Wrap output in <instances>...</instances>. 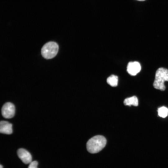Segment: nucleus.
Wrapping results in <instances>:
<instances>
[{
  "instance_id": "obj_13",
  "label": "nucleus",
  "mask_w": 168,
  "mask_h": 168,
  "mask_svg": "<svg viewBox=\"0 0 168 168\" xmlns=\"http://www.w3.org/2000/svg\"><path fill=\"white\" fill-rule=\"evenodd\" d=\"M137 0L139 1H145V0Z\"/></svg>"
},
{
  "instance_id": "obj_7",
  "label": "nucleus",
  "mask_w": 168,
  "mask_h": 168,
  "mask_svg": "<svg viewBox=\"0 0 168 168\" xmlns=\"http://www.w3.org/2000/svg\"><path fill=\"white\" fill-rule=\"evenodd\" d=\"M0 132L2 133L11 134L12 132V124L7 121H1L0 123Z\"/></svg>"
},
{
  "instance_id": "obj_5",
  "label": "nucleus",
  "mask_w": 168,
  "mask_h": 168,
  "mask_svg": "<svg viewBox=\"0 0 168 168\" xmlns=\"http://www.w3.org/2000/svg\"><path fill=\"white\" fill-rule=\"evenodd\" d=\"M18 157L25 164H30L32 162V156L30 153L23 148L19 149L17 151Z\"/></svg>"
},
{
  "instance_id": "obj_6",
  "label": "nucleus",
  "mask_w": 168,
  "mask_h": 168,
  "mask_svg": "<svg viewBox=\"0 0 168 168\" xmlns=\"http://www.w3.org/2000/svg\"><path fill=\"white\" fill-rule=\"evenodd\" d=\"M141 69L140 64L138 62H131L128 64L127 71L131 75H136L140 71Z\"/></svg>"
},
{
  "instance_id": "obj_10",
  "label": "nucleus",
  "mask_w": 168,
  "mask_h": 168,
  "mask_svg": "<svg viewBox=\"0 0 168 168\" xmlns=\"http://www.w3.org/2000/svg\"><path fill=\"white\" fill-rule=\"evenodd\" d=\"M159 115L162 118H165L168 114V109L165 107H162L158 109Z\"/></svg>"
},
{
  "instance_id": "obj_1",
  "label": "nucleus",
  "mask_w": 168,
  "mask_h": 168,
  "mask_svg": "<svg viewBox=\"0 0 168 168\" xmlns=\"http://www.w3.org/2000/svg\"><path fill=\"white\" fill-rule=\"evenodd\" d=\"M106 140L102 135H96L89 139L86 143L88 152L91 153H96L101 150L105 146Z\"/></svg>"
},
{
  "instance_id": "obj_12",
  "label": "nucleus",
  "mask_w": 168,
  "mask_h": 168,
  "mask_svg": "<svg viewBox=\"0 0 168 168\" xmlns=\"http://www.w3.org/2000/svg\"><path fill=\"white\" fill-rule=\"evenodd\" d=\"M0 168H3V166L1 165H0Z\"/></svg>"
},
{
  "instance_id": "obj_4",
  "label": "nucleus",
  "mask_w": 168,
  "mask_h": 168,
  "mask_svg": "<svg viewBox=\"0 0 168 168\" xmlns=\"http://www.w3.org/2000/svg\"><path fill=\"white\" fill-rule=\"evenodd\" d=\"M15 109L14 105L12 103L8 102L5 103L1 109L2 116L7 119L12 118L15 115Z\"/></svg>"
},
{
  "instance_id": "obj_11",
  "label": "nucleus",
  "mask_w": 168,
  "mask_h": 168,
  "mask_svg": "<svg viewBox=\"0 0 168 168\" xmlns=\"http://www.w3.org/2000/svg\"><path fill=\"white\" fill-rule=\"evenodd\" d=\"M38 162L37 161L31 162L28 166V168H37Z\"/></svg>"
},
{
  "instance_id": "obj_2",
  "label": "nucleus",
  "mask_w": 168,
  "mask_h": 168,
  "mask_svg": "<svg viewBox=\"0 0 168 168\" xmlns=\"http://www.w3.org/2000/svg\"><path fill=\"white\" fill-rule=\"evenodd\" d=\"M165 81H168V70L163 68H159L156 73L153 86L156 89L163 91L166 88Z\"/></svg>"
},
{
  "instance_id": "obj_8",
  "label": "nucleus",
  "mask_w": 168,
  "mask_h": 168,
  "mask_svg": "<svg viewBox=\"0 0 168 168\" xmlns=\"http://www.w3.org/2000/svg\"><path fill=\"white\" fill-rule=\"evenodd\" d=\"M124 103L125 105L130 106L133 105L136 106L138 105V100L137 97L134 96L125 99L124 100Z\"/></svg>"
},
{
  "instance_id": "obj_3",
  "label": "nucleus",
  "mask_w": 168,
  "mask_h": 168,
  "mask_svg": "<svg viewBox=\"0 0 168 168\" xmlns=\"http://www.w3.org/2000/svg\"><path fill=\"white\" fill-rule=\"evenodd\" d=\"M58 50V44L54 42H49L44 45L41 49V54L45 58L49 59L54 57Z\"/></svg>"
},
{
  "instance_id": "obj_9",
  "label": "nucleus",
  "mask_w": 168,
  "mask_h": 168,
  "mask_svg": "<svg viewBox=\"0 0 168 168\" xmlns=\"http://www.w3.org/2000/svg\"><path fill=\"white\" fill-rule=\"evenodd\" d=\"M118 77L117 76L112 75L107 78V82L111 86L115 87L118 85Z\"/></svg>"
}]
</instances>
